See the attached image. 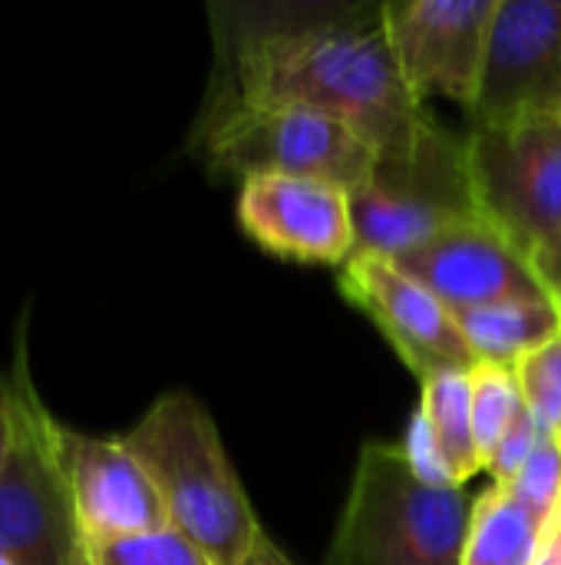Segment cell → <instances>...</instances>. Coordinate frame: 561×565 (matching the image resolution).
<instances>
[{
	"mask_svg": "<svg viewBox=\"0 0 561 565\" xmlns=\"http://www.w3.org/2000/svg\"><path fill=\"white\" fill-rule=\"evenodd\" d=\"M238 185V225L261 252L334 268L357 252L350 189L301 175H255Z\"/></svg>",
	"mask_w": 561,
	"mask_h": 565,
	"instance_id": "cell-11",
	"label": "cell"
},
{
	"mask_svg": "<svg viewBox=\"0 0 561 565\" xmlns=\"http://www.w3.org/2000/svg\"><path fill=\"white\" fill-rule=\"evenodd\" d=\"M241 565H294V559L268 533H261V540L255 543V550L248 553V559Z\"/></svg>",
	"mask_w": 561,
	"mask_h": 565,
	"instance_id": "cell-24",
	"label": "cell"
},
{
	"mask_svg": "<svg viewBox=\"0 0 561 565\" xmlns=\"http://www.w3.org/2000/svg\"><path fill=\"white\" fill-rule=\"evenodd\" d=\"M513 371L522 401L539 417V424L549 430H561V334L539 351L526 354Z\"/></svg>",
	"mask_w": 561,
	"mask_h": 565,
	"instance_id": "cell-19",
	"label": "cell"
},
{
	"mask_svg": "<svg viewBox=\"0 0 561 565\" xmlns=\"http://www.w3.org/2000/svg\"><path fill=\"white\" fill-rule=\"evenodd\" d=\"M470 407H473V430H476L479 454L483 460H489V454L499 447V440L526 411L516 371L503 364H476L470 371Z\"/></svg>",
	"mask_w": 561,
	"mask_h": 565,
	"instance_id": "cell-17",
	"label": "cell"
},
{
	"mask_svg": "<svg viewBox=\"0 0 561 565\" xmlns=\"http://www.w3.org/2000/svg\"><path fill=\"white\" fill-rule=\"evenodd\" d=\"M519 507H526L552 536H561V430H546L536 454L503 487Z\"/></svg>",
	"mask_w": 561,
	"mask_h": 565,
	"instance_id": "cell-18",
	"label": "cell"
},
{
	"mask_svg": "<svg viewBox=\"0 0 561 565\" xmlns=\"http://www.w3.org/2000/svg\"><path fill=\"white\" fill-rule=\"evenodd\" d=\"M473 500L423 480L403 444H364L327 565H460Z\"/></svg>",
	"mask_w": 561,
	"mask_h": 565,
	"instance_id": "cell-3",
	"label": "cell"
},
{
	"mask_svg": "<svg viewBox=\"0 0 561 565\" xmlns=\"http://www.w3.org/2000/svg\"><path fill=\"white\" fill-rule=\"evenodd\" d=\"M453 318L479 364L516 367L526 354L561 334V308L549 295L479 305L456 311Z\"/></svg>",
	"mask_w": 561,
	"mask_h": 565,
	"instance_id": "cell-15",
	"label": "cell"
},
{
	"mask_svg": "<svg viewBox=\"0 0 561 565\" xmlns=\"http://www.w3.org/2000/svg\"><path fill=\"white\" fill-rule=\"evenodd\" d=\"M357 252L400 258L440 232L476 218L466 139L436 126L417 146L380 152L350 192Z\"/></svg>",
	"mask_w": 561,
	"mask_h": 565,
	"instance_id": "cell-6",
	"label": "cell"
},
{
	"mask_svg": "<svg viewBox=\"0 0 561 565\" xmlns=\"http://www.w3.org/2000/svg\"><path fill=\"white\" fill-rule=\"evenodd\" d=\"M532 268H536L542 288L549 291V298L561 305V235L532 255Z\"/></svg>",
	"mask_w": 561,
	"mask_h": 565,
	"instance_id": "cell-22",
	"label": "cell"
},
{
	"mask_svg": "<svg viewBox=\"0 0 561 565\" xmlns=\"http://www.w3.org/2000/svg\"><path fill=\"white\" fill-rule=\"evenodd\" d=\"M561 116V0H496L473 122Z\"/></svg>",
	"mask_w": 561,
	"mask_h": 565,
	"instance_id": "cell-10",
	"label": "cell"
},
{
	"mask_svg": "<svg viewBox=\"0 0 561 565\" xmlns=\"http://www.w3.org/2000/svg\"><path fill=\"white\" fill-rule=\"evenodd\" d=\"M559 308H561V305H559Z\"/></svg>",
	"mask_w": 561,
	"mask_h": 565,
	"instance_id": "cell-27",
	"label": "cell"
},
{
	"mask_svg": "<svg viewBox=\"0 0 561 565\" xmlns=\"http://www.w3.org/2000/svg\"><path fill=\"white\" fill-rule=\"evenodd\" d=\"M539 565H561V540H555V543H552V550L542 556V563Z\"/></svg>",
	"mask_w": 561,
	"mask_h": 565,
	"instance_id": "cell-25",
	"label": "cell"
},
{
	"mask_svg": "<svg viewBox=\"0 0 561 565\" xmlns=\"http://www.w3.org/2000/svg\"><path fill=\"white\" fill-rule=\"evenodd\" d=\"M496 0H390L384 33L393 63L423 106L453 99L470 116L479 99Z\"/></svg>",
	"mask_w": 561,
	"mask_h": 565,
	"instance_id": "cell-8",
	"label": "cell"
},
{
	"mask_svg": "<svg viewBox=\"0 0 561 565\" xmlns=\"http://www.w3.org/2000/svg\"><path fill=\"white\" fill-rule=\"evenodd\" d=\"M453 315L513 298H546L532 258L483 215L460 222L420 248L393 258Z\"/></svg>",
	"mask_w": 561,
	"mask_h": 565,
	"instance_id": "cell-13",
	"label": "cell"
},
{
	"mask_svg": "<svg viewBox=\"0 0 561 565\" xmlns=\"http://www.w3.org/2000/svg\"><path fill=\"white\" fill-rule=\"evenodd\" d=\"M60 460L89 553L172 530L155 483L119 437H89L60 424Z\"/></svg>",
	"mask_w": 561,
	"mask_h": 565,
	"instance_id": "cell-12",
	"label": "cell"
},
{
	"mask_svg": "<svg viewBox=\"0 0 561 565\" xmlns=\"http://www.w3.org/2000/svg\"><path fill=\"white\" fill-rule=\"evenodd\" d=\"M89 565H215L195 543L175 530H159L109 543L89 553Z\"/></svg>",
	"mask_w": 561,
	"mask_h": 565,
	"instance_id": "cell-20",
	"label": "cell"
},
{
	"mask_svg": "<svg viewBox=\"0 0 561 565\" xmlns=\"http://www.w3.org/2000/svg\"><path fill=\"white\" fill-rule=\"evenodd\" d=\"M155 483L169 526L215 565H241L261 523L225 454L218 424L188 391H169L119 437Z\"/></svg>",
	"mask_w": 561,
	"mask_h": 565,
	"instance_id": "cell-2",
	"label": "cell"
},
{
	"mask_svg": "<svg viewBox=\"0 0 561 565\" xmlns=\"http://www.w3.org/2000/svg\"><path fill=\"white\" fill-rule=\"evenodd\" d=\"M337 288L344 301L374 321L420 384L450 371H473L479 364L453 311L393 258L354 252L337 268Z\"/></svg>",
	"mask_w": 561,
	"mask_h": 565,
	"instance_id": "cell-9",
	"label": "cell"
},
{
	"mask_svg": "<svg viewBox=\"0 0 561 565\" xmlns=\"http://www.w3.org/2000/svg\"><path fill=\"white\" fill-rule=\"evenodd\" d=\"M7 381L13 440L0 470V556L13 565H89L60 460V420L30 381L23 341Z\"/></svg>",
	"mask_w": 561,
	"mask_h": 565,
	"instance_id": "cell-5",
	"label": "cell"
},
{
	"mask_svg": "<svg viewBox=\"0 0 561 565\" xmlns=\"http://www.w3.org/2000/svg\"><path fill=\"white\" fill-rule=\"evenodd\" d=\"M546 430H549V427H542L539 417H536L529 407L519 414V420L509 427V434L499 440V447H496V450L489 454V460H486V473L493 477L496 487H506V483L522 470V463H526V460L536 454V447L542 444Z\"/></svg>",
	"mask_w": 561,
	"mask_h": 565,
	"instance_id": "cell-21",
	"label": "cell"
},
{
	"mask_svg": "<svg viewBox=\"0 0 561 565\" xmlns=\"http://www.w3.org/2000/svg\"><path fill=\"white\" fill-rule=\"evenodd\" d=\"M466 166L476 212L529 258L561 235V116L473 122Z\"/></svg>",
	"mask_w": 561,
	"mask_h": 565,
	"instance_id": "cell-7",
	"label": "cell"
},
{
	"mask_svg": "<svg viewBox=\"0 0 561 565\" xmlns=\"http://www.w3.org/2000/svg\"><path fill=\"white\" fill-rule=\"evenodd\" d=\"M552 550L546 526L503 487L489 483L473 497L470 530L460 565H539Z\"/></svg>",
	"mask_w": 561,
	"mask_h": 565,
	"instance_id": "cell-16",
	"label": "cell"
},
{
	"mask_svg": "<svg viewBox=\"0 0 561 565\" xmlns=\"http://www.w3.org/2000/svg\"><path fill=\"white\" fill-rule=\"evenodd\" d=\"M0 565H13V563H10V559H3V556H0Z\"/></svg>",
	"mask_w": 561,
	"mask_h": 565,
	"instance_id": "cell-26",
	"label": "cell"
},
{
	"mask_svg": "<svg viewBox=\"0 0 561 565\" xmlns=\"http://www.w3.org/2000/svg\"><path fill=\"white\" fill-rule=\"evenodd\" d=\"M192 156L228 179L301 175L357 189L377 166V146L354 126L298 106H235L198 113L188 132Z\"/></svg>",
	"mask_w": 561,
	"mask_h": 565,
	"instance_id": "cell-4",
	"label": "cell"
},
{
	"mask_svg": "<svg viewBox=\"0 0 561 565\" xmlns=\"http://www.w3.org/2000/svg\"><path fill=\"white\" fill-rule=\"evenodd\" d=\"M403 450L413 470L436 487L463 490L473 477L486 473L473 430L470 371H450L420 384V407L410 420Z\"/></svg>",
	"mask_w": 561,
	"mask_h": 565,
	"instance_id": "cell-14",
	"label": "cell"
},
{
	"mask_svg": "<svg viewBox=\"0 0 561 565\" xmlns=\"http://www.w3.org/2000/svg\"><path fill=\"white\" fill-rule=\"evenodd\" d=\"M208 13L215 66L198 113L314 109L377 152L410 149L440 126L393 63L384 3H212Z\"/></svg>",
	"mask_w": 561,
	"mask_h": 565,
	"instance_id": "cell-1",
	"label": "cell"
},
{
	"mask_svg": "<svg viewBox=\"0 0 561 565\" xmlns=\"http://www.w3.org/2000/svg\"><path fill=\"white\" fill-rule=\"evenodd\" d=\"M10 440H13V394H10V381L3 374L0 377V470L10 454Z\"/></svg>",
	"mask_w": 561,
	"mask_h": 565,
	"instance_id": "cell-23",
	"label": "cell"
}]
</instances>
